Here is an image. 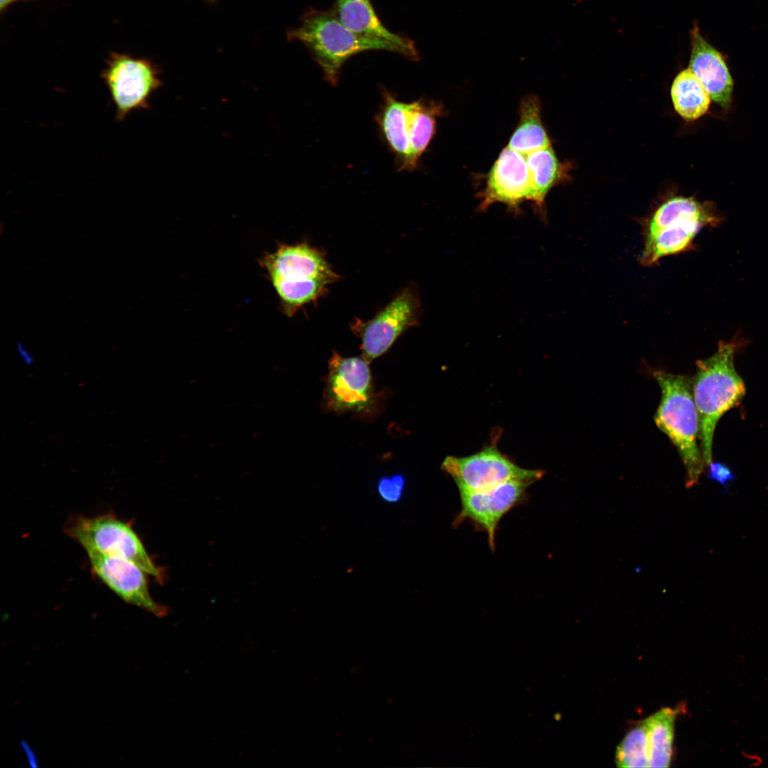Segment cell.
<instances>
[{"instance_id": "6da1fadb", "label": "cell", "mask_w": 768, "mask_h": 768, "mask_svg": "<svg viewBox=\"0 0 768 768\" xmlns=\"http://www.w3.org/2000/svg\"><path fill=\"white\" fill-rule=\"evenodd\" d=\"M272 285L282 313L294 316L302 307L324 297L340 276L324 251L306 242L279 243L259 260Z\"/></svg>"}, {"instance_id": "7a4b0ae2", "label": "cell", "mask_w": 768, "mask_h": 768, "mask_svg": "<svg viewBox=\"0 0 768 768\" xmlns=\"http://www.w3.org/2000/svg\"><path fill=\"white\" fill-rule=\"evenodd\" d=\"M740 341H720L716 352L696 362L693 395L699 420V439L705 467L713 461V441L720 418L741 402L746 393L734 364Z\"/></svg>"}, {"instance_id": "3957f363", "label": "cell", "mask_w": 768, "mask_h": 768, "mask_svg": "<svg viewBox=\"0 0 768 768\" xmlns=\"http://www.w3.org/2000/svg\"><path fill=\"white\" fill-rule=\"evenodd\" d=\"M720 220L710 204L681 196L666 198L639 222L643 237L639 262L654 266L664 257L693 250L700 230Z\"/></svg>"}, {"instance_id": "277c9868", "label": "cell", "mask_w": 768, "mask_h": 768, "mask_svg": "<svg viewBox=\"0 0 768 768\" xmlns=\"http://www.w3.org/2000/svg\"><path fill=\"white\" fill-rule=\"evenodd\" d=\"M287 38L303 44L321 68L325 80L336 85L341 68L353 55L368 50H387L405 56L398 45L378 38L358 36L347 28L334 12L309 8L297 27L288 31Z\"/></svg>"}, {"instance_id": "5b68a950", "label": "cell", "mask_w": 768, "mask_h": 768, "mask_svg": "<svg viewBox=\"0 0 768 768\" xmlns=\"http://www.w3.org/2000/svg\"><path fill=\"white\" fill-rule=\"evenodd\" d=\"M661 401L654 417L658 428L676 447L686 471V486L699 482L705 465L698 447L699 420L690 379L664 370H654Z\"/></svg>"}, {"instance_id": "8992f818", "label": "cell", "mask_w": 768, "mask_h": 768, "mask_svg": "<svg viewBox=\"0 0 768 768\" xmlns=\"http://www.w3.org/2000/svg\"><path fill=\"white\" fill-rule=\"evenodd\" d=\"M65 531L85 551L93 550L130 560L159 582L164 581L162 569L149 555L131 524L114 515L77 516L69 519Z\"/></svg>"}, {"instance_id": "52a82bcc", "label": "cell", "mask_w": 768, "mask_h": 768, "mask_svg": "<svg viewBox=\"0 0 768 768\" xmlns=\"http://www.w3.org/2000/svg\"><path fill=\"white\" fill-rule=\"evenodd\" d=\"M159 70L146 58L111 53L100 76L115 108V119L123 122L134 111L150 107V98L162 85Z\"/></svg>"}, {"instance_id": "ba28073f", "label": "cell", "mask_w": 768, "mask_h": 768, "mask_svg": "<svg viewBox=\"0 0 768 768\" xmlns=\"http://www.w3.org/2000/svg\"><path fill=\"white\" fill-rule=\"evenodd\" d=\"M441 468L452 477L459 491H482L510 481L532 484L543 475L540 470L518 466L495 445L466 457L448 456Z\"/></svg>"}, {"instance_id": "9c48e42d", "label": "cell", "mask_w": 768, "mask_h": 768, "mask_svg": "<svg viewBox=\"0 0 768 768\" xmlns=\"http://www.w3.org/2000/svg\"><path fill=\"white\" fill-rule=\"evenodd\" d=\"M420 302L407 286L369 320L355 319L351 329L361 341L363 357L370 362L384 354L406 330L418 323Z\"/></svg>"}, {"instance_id": "30bf717a", "label": "cell", "mask_w": 768, "mask_h": 768, "mask_svg": "<svg viewBox=\"0 0 768 768\" xmlns=\"http://www.w3.org/2000/svg\"><path fill=\"white\" fill-rule=\"evenodd\" d=\"M530 485L526 482L510 481L482 491H459L461 510L455 523L465 520L471 521L486 532L489 546L494 550L500 521L524 500Z\"/></svg>"}, {"instance_id": "8fae6325", "label": "cell", "mask_w": 768, "mask_h": 768, "mask_svg": "<svg viewBox=\"0 0 768 768\" xmlns=\"http://www.w3.org/2000/svg\"><path fill=\"white\" fill-rule=\"evenodd\" d=\"M368 361L363 356L343 357L334 352L329 362L326 400L334 411H360L372 395Z\"/></svg>"}, {"instance_id": "7c38bea8", "label": "cell", "mask_w": 768, "mask_h": 768, "mask_svg": "<svg viewBox=\"0 0 768 768\" xmlns=\"http://www.w3.org/2000/svg\"><path fill=\"white\" fill-rule=\"evenodd\" d=\"M92 572L127 603L161 617L166 609L151 597L146 579L148 575L134 562L121 558L85 551Z\"/></svg>"}, {"instance_id": "4fadbf2b", "label": "cell", "mask_w": 768, "mask_h": 768, "mask_svg": "<svg viewBox=\"0 0 768 768\" xmlns=\"http://www.w3.org/2000/svg\"><path fill=\"white\" fill-rule=\"evenodd\" d=\"M531 197L526 156L507 146L488 174L479 209L484 210L494 203H501L518 213L521 204L526 200L531 201Z\"/></svg>"}, {"instance_id": "5bb4252c", "label": "cell", "mask_w": 768, "mask_h": 768, "mask_svg": "<svg viewBox=\"0 0 768 768\" xmlns=\"http://www.w3.org/2000/svg\"><path fill=\"white\" fill-rule=\"evenodd\" d=\"M691 52L688 68L704 87L711 100L729 108L733 80L722 55L702 36L694 24L690 31Z\"/></svg>"}, {"instance_id": "9a60e30c", "label": "cell", "mask_w": 768, "mask_h": 768, "mask_svg": "<svg viewBox=\"0 0 768 768\" xmlns=\"http://www.w3.org/2000/svg\"><path fill=\"white\" fill-rule=\"evenodd\" d=\"M331 11L338 20L356 34L390 41L400 46L405 58L418 61L420 56L410 38L389 31L380 20L370 0H336Z\"/></svg>"}, {"instance_id": "2e32d148", "label": "cell", "mask_w": 768, "mask_h": 768, "mask_svg": "<svg viewBox=\"0 0 768 768\" xmlns=\"http://www.w3.org/2000/svg\"><path fill=\"white\" fill-rule=\"evenodd\" d=\"M441 108L433 102L422 100L407 102L403 121V132L409 145L405 170H414L430 144L436 127V118Z\"/></svg>"}, {"instance_id": "e0dca14e", "label": "cell", "mask_w": 768, "mask_h": 768, "mask_svg": "<svg viewBox=\"0 0 768 768\" xmlns=\"http://www.w3.org/2000/svg\"><path fill=\"white\" fill-rule=\"evenodd\" d=\"M526 159L532 188L531 201L541 218L545 219V198L552 188L564 180L567 170L551 146L530 152Z\"/></svg>"}, {"instance_id": "ac0fdd59", "label": "cell", "mask_w": 768, "mask_h": 768, "mask_svg": "<svg viewBox=\"0 0 768 768\" xmlns=\"http://www.w3.org/2000/svg\"><path fill=\"white\" fill-rule=\"evenodd\" d=\"M520 119L508 146L527 155L551 146L540 115V103L533 95L523 98L520 105Z\"/></svg>"}, {"instance_id": "d6986e66", "label": "cell", "mask_w": 768, "mask_h": 768, "mask_svg": "<svg viewBox=\"0 0 768 768\" xmlns=\"http://www.w3.org/2000/svg\"><path fill=\"white\" fill-rule=\"evenodd\" d=\"M671 96L675 110L686 120H695L704 115L711 99L688 68L675 77Z\"/></svg>"}, {"instance_id": "ffe728a7", "label": "cell", "mask_w": 768, "mask_h": 768, "mask_svg": "<svg viewBox=\"0 0 768 768\" xmlns=\"http://www.w3.org/2000/svg\"><path fill=\"white\" fill-rule=\"evenodd\" d=\"M676 710L663 708L645 719L649 767H668L671 762Z\"/></svg>"}, {"instance_id": "44dd1931", "label": "cell", "mask_w": 768, "mask_h": 768, "mask_svg": "<svg viewBox=\"0 0 768 768\" xmlns=\"http://www.w3.org/2000/svg\"><path fill=\"white\" fill-rule=\"evenodd\" d=\"M383 102L376 121L388 147L395 154L399 171L405 169L408 148L402 132L406 102L397 100L387 90L383 92Z\"/></svg>"}, {"instance_id": "7402d4cb", "label": "cell", "mask_w": 768, "mask_h": 768, "mask_svg": "<svg viewBox=\"0 0 768 768\" xmlns=\"http://www.w3.org/2000/svg\"><path fill=\"white\" fill-rule=\"evenodd\" d=\"M615 762L619 767H649L645 719L631 729L621 741L617 748Z\"/></svg>"}, {"instance_id": "603a6c76", "label": "cell", "mask_w": 768, "mask_h": 768, "mask_svg": "<svg viewBox=\"0 0 768 768\" xmlns=\"http://www.w3.org/2000/svg\"><path fill=\"white\" fill-rule=\"evenodd\" d=\"M405 484V477L402 474L385 475L378 481L377 491L383 501L396 503L403 498Z\"/></svg>"}, {"instance_id": "cb8c5ba5", "label": "cell", "mask_w": 768, "mask_h": 768, "mask_svg": "<svg viewBox=\"0 0 768 768\" xmlns=\"http://www.w3.org/2000/svg\"><path fill=\"white\" fill-rule=\"evenodd\" d=\"M707 467L708 469V477L718 482L725 489L735 479L730 467L722 462L712 461Z\"/></svg>"}, {"instance_id": "d4e9b609", "label": "cell", "mask_w": 768, "mask_h": 768, "mask_svg": "<svg viewBox=\"0 0 768 768\" xmlns=\"http://www.w3.org/2000/svg\"><path fill=\"white\" fill-rule=\"evenodd\" d=\"M17 350L18 353L23 358L24 363L27 366H31L33 363L34 358L33 355L25 348L23 344H22L21 342H18L17 343Z\"/></svg>"}, {"instance_id": "484cf974", "label": "cell", "mask_w": 768, "mask_h": 768, "mask_svg": "<svg viewBox=\"0 0 768 768\" xmlns=\"http://www.w3.org/2000/svg\"><path fill=\"white\" fill-rule=\"evenodd\" d=\"M13 1H14V0H0V7H1V10L2 11V10H3V9H4V8H6V6H8V5L9 4H11V2Z\"/></svg>"}, {"instance_id": "4316f807", "label": "cell", "mask_w": 768, "mask_h": 768, "mask_svg": "<svg viewBox=\"0 0 768 768\" xmlns=\"http://www.w3.org/2000/svg\"><path fill=\"white\" fill-rule=\"evenodd\" d=\"M206 1H208L209 3H215V0H206Z\"/></svg>"}]
</instances>
